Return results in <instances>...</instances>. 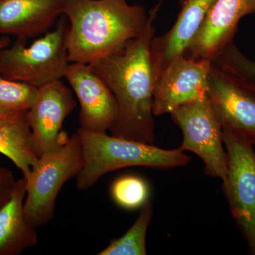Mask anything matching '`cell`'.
Here are the masks:
<instances>
[{
	"mask_svg": "<svg viewBox=\"0 0 255 255\" xmlns=\"http://www.w3.org/2000/svg\"><path fill=\"white\" fill-rule=\"evenodd\" d=\"M76 105L71 90L60 80L38 88L36 102L27 112L38 157L58 150L68 141L69 137L63 130V124Z\"/></svg>",
	"mask_w": 255,
	"mask_h": 255,
	"instance_id": "cell-10",
	"label": "cell"
},
{
	"mask_svg": "<svg viewBox=\"0 0 255 255\" xmlns=\"http://www.w3.org/2000/svg\"><path fill=\"white\" fill-rule=\"evenodd\" d=\"M161 5L157 3L149 11L147 26L140 36L128 42L119 51L88 64L117 100L118 114L110 129L113 136L147 144L155 142V77L150 48Z\"/></svg>",
	"mask_w": 255,
	"mask_h": 255,
	"instance_id": "cell-1",
	"label": "cell"
},
{
	"mask_svg": "<svg viewBox=\"0 0 255 255\" xmlns=\"http://www.w3.org/2000/svg\"><path fill=\"white\" fill-rule=\"evenodd\" d=\"M211 67V60L184 55L170 62L155 80L154 115L170 114L179 106L207 97Z\"/></svg>",
	"mask_w": 255,
	"mask_h": 255,
	"instance_id": "cell-8",
	"label": "cell"
},
{
	"mask_svg": "<svg viewBox=\"0 0 255 255\" xmlns=\"http://www.w3.org/2000/svg\"><path fill=\"white\" fill-rule=\"evenodd\" d=\"M70 23L65 18L53 31L26 47L27 39L16 38L10 48L0 50V75L6 80L26 82L41 87L60 80L70 65L68 35Z\"/></svg>",
	"mask_w": 255,
	"mask_h": 255,
	"instance_id": "cell-4",
	"label": "cell"
},
{
	"mask_svg": "<svg viewBox=\"0 0 255 255\" xmlns=\"http://www.w3.org/2000/svg\"><path fill=\"white\" fill-rule=\"evenodd\" d=\"M251 14H255V0H215L184 55L212 60L233 42L242 18Z\"/></svg>",
	"mask_w": 255,
	"mask_h": 255,
	"instance_id": "cell-12",
	"label": "cell"
},
{
	"mask_svg": "<svg viewBox=\"0 0 255 255\" xmlns=\"http://www.w3.org/2000/svg\"><path fill=\"white\" fill-rule=\"evenodd\" d=\"M111 195L121 208L134 210L141 208L149 201L150 188L142 178L135 175L124 176L114 181Z\"/></svg>",
	"mask_w": 255,
	"mask_h": 255,
	"instance_id": "cell-20",
	"label": "cell"
},
{
	"mask_svg": "<svg viewBox=\"0 0 255 255\" xmlns=\"http://www.w3.org/2000/svg\"><path fill=\"white\" fill-rule=\"evenodd\" d=\"M11 40L8 36H4L0 38V50L4 49L9 46Z\"/></svg>",
	"mask_w": 255,
	"mask_h": 255,
	"instance_id": "cell-22",
	"label": "cell"
},
{
	"mask_svg": "<svg viewBox=\"0 0 255 255\" xmlns=\"http://www.w3.org/2000/svg\"><path fill=\"white\" fill-rule=\"evenodd\" d=\"M0 153L8 157L26 177L38 162L27 112L0 115Z\"/></svg>",
	"mask_w": 255,
	"mask_h": 255,
	"instance_id": "cell-16",
	"label": "cell"
},
{
	"mask_svg": "<svg viewBox=\"0 0 255 255\" xmlns=\"http://www.w3.org/2000/svg\"><path fill=\"white\" fill-rule=\"evenodd\" d=\"M84 164L77 176L80 190L90 189L101 177L118 169L132 167L170 169L187 166L190 162L180 149L164 150L137 140L92 132L78 128Z\"/></svg>",
	"mask_w": 255,
	"mask_h": 255,
	"instance_id": "cell-3",
	"label": "cell"
},
{
	"mask_svg": "<svg viewBox=\"0 0 255 255\" xmlns=\"http://www.w3.org/2000/svg\"><path fill=\"white\" fill-rule=\"evenodd\" d=\"M170 114L183 133L179 148L200 157L205 174L223 182L227 172V155L222 127L208 97L179 106Z\"/></svg>",
	"mask_w": 255,
	"mask_h": 255,
	"instance_id": "cell-7",
	"label": "cell"
},
{
	"mask_svg": "<svg viewBox=\"0 0 255 255\" xmlns=\"http://www.w3.org/2000/svg\"><path fill=\"white\" fill-rule=\"evenodd\" d=\"M208 98L222 129L255 149V95L211 61Z\"/></svg>",
	"mask_w": 255,
	"mask_h": 255,
	"instance_id": "cell-9",
	"label": "cell"
},
{
	"mask_svg": "<svg viewBox=\"0 0 255 255\" xmlns=\"http://www.w3.org/2000/svg\"><path fill=\"white\" fill-rule=\"evenodd\" d=\"M211 61L255 95V61L243 54L233 42Z\"/></svg>",
	"mask_w": 255,
	"mask_h": 255,
	"instance_id": "cell-18",
	"label": "cell"
},
{
	"mask_svg": "<svg viewBox=\"0 0 255 255\" xmlns=\"http://www.w3.org/2000/svg\"><path fill=\"white\" fill-rule=\"evenodd\" d=\"M64 78L80 102L79 128L85 131L107 132L117 119L118 105L114 94L88 64L71 63Z\"/></svg>",
	"mask_w": 255,
	"mask_h": 255,
	"instance_id": "cell-11",
	"label": "cell"
},
{
	"mask_svg": "<svg viewBox=\"0 0 255 255\" xmlns=\"http://www.w3.org/2000/svg\"><path fill=\"white\" fill-rule=\"evenodd\" d=\"M83 164L82 144L77 132L60 148L38 158L24 177V213L34 227L45 226L53 219L60 190L65 183L76 178Z\"/></svg>",
	"mask_w": 255,
	"mask_h": 255,
	"instance_id": "cell-5",
	"label": "cell"
},
{
	"mask_svg": "<svg viewBox=\"0 0 255 255\" xmlns=\"http://www.w3.org/2000/svg\"><path fill=\"white\" fill-rule=\"evenodd\" d=\"M153 216L150 201L141 207L140 214L130 229L122 237L114 239L97 255H145L147 229Z\"/></svg>",
	"mask_w": 255,
	"mask_h": 255,
	"instance_id": "cell-17",
	"label": "cell"
},
{
	"mask_svg": "<svg viewBox=\"0 0 255 255\" xmlns=\"http://www.w3.org/2000/svg\"><path fill=\"white\" fill-rule=\"evenodd\" d=\"M223 130L227 155L223 189L233 217L241 228L250 251L255 255V151L229 130Z\"/></svg>",
	"mask_w": 255,
	"mask_h": 255,
	"instance_id": "cell-6",
	"label": "cell"
},
{
	"mask_svg": "<svg viewBox=\"0 0 255 255\" xmlns=\"http://www.w3.org/2000/svg\"><path fill=\"white\" fill-rule=\"evenodd\" d=\"M38 94V87L31 84L6 80L0 75V115L28 112Z\"/></svg>",
	"mask_w": 255,
	"mask_h": 255,
	"instance_id": "cell-19",
	"label": "cell"
},
{
	"mask_svg": "<svg viewBox=\"0 0 255 255\" xmlns=\"http://www.w3.org/2000/svg\"><path fill=\"white\" fill-rule=\"evenodd\" d=\"M177 21L165 34L154 37L150 55L155 80L170 62L184 55L199 31L215 0H179Z\"/></svg>",
	"mask_w": 255,
	"mask_h": 255,
	"instance_id": "cell-13",
	"label": "cell"
},
{
	"mask_svg": "<svg viewBox=\"0 0 255 255\" xmlns=\"http://www.w3.org/2000/svg\"><path fill=\"white\" fill-rule=\"evenodd\" d=\"M70 23V63L89 64L140 36L149 19L141 5L127 0H64Z\"/></svg>",
	"mask_w": 255,
	"mask_h": 255,
	"instance_id": "cell-2",
	"label": "cell"
},
{
	"mask_svg": "<svg viewBox=\"0 0 255 255\" xmlns=\"http://www.w3.org/2000/svg\"><path fill=\"white\" fill-rule=\"evenodd\" d=\"M26 179H18L12 196L0 209V255H19L38 243L37 228L24 213Z\"/></svg>",
	"mask_w": 255,
	"mask_h": 255,
	"instance_id": "cell-15",
	"label": "cell"
},
{
	"mask_svg": "<svg viewBox=\"0 0 255 255\" xmlns=\"http://www.w3.org/2000/svg\"><path fill=\"white\" fill-rule=\"evenodd\" d=\"M64 0H0V33L31 38L46 33L60 14Z\"/></svg>",
	"mask_w": 255,
	"mask_h": 255,
	"instance_id": "cell-14",
	"label": "cell"
},
{
	"mask_svg": "<svg viewBox=\"0 0 255 255\" xmlns=\"http://www.w3.org/2000/svg\"><path fill=\"white\" fill-rule=\"evenodd\" d=\"M17 180L15 179L12 171L0 166V209L12 196Z\"/></svg>",
	"mask_w": 255,
	"mask_h": 255,
	"instance_id": "cell-21",
	"label": "cell"
}]
</instances>
